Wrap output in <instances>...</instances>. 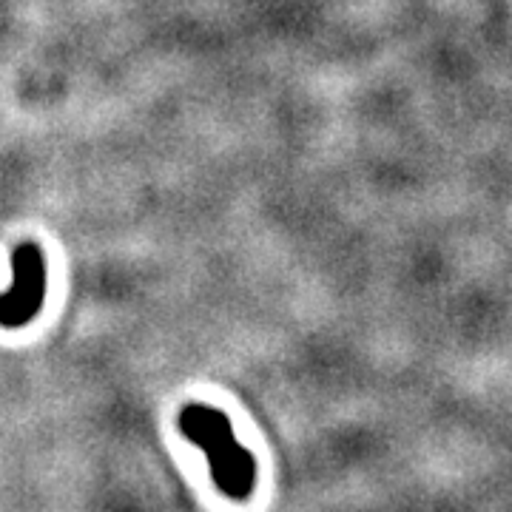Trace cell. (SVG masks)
<instances>
[{
    "label": "cell",
    "instance_id": "6da1fadb",
    "mask_svg": "<svg viewBox=\"0 0 512 512\" xmlns=\"http://www.w3.org/2000/svg\"><path fill=\"white\" fill-rule=\"evenodd\" d=\"M180 430L191 444L208 456L214 484L228 498H248L256 481L254 456L234 439V427L225 413L205 404H185L180 413Z\"/></svg>",
    "mask_w": 512,
    "mask_h": 512
},
{
    "label": "cell",
    "instance_id": "7a4b0ae2",
    "mask_svg": "<svg viewBox=\"0 0 512 512\" xmlns=\"http://www.w3.org/2000/svg\"><path fill=\"white\" fill-rule=\"evenodd\" d=\"M46 299V259L37 242H20L12 254V288L0 293V325L23 328L35 319Z\"/></svg>",
    "mask_w": 512,
    "mask_h": 512
}]
</instances>
